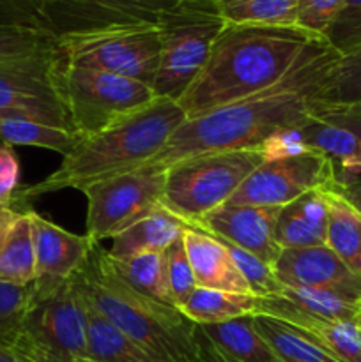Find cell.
Here are the masks:
<instances>
[{"mask_svg":"<svg viewBox=\"0 0 361 362\" xmlns=\"http://www.w3.org/2000/svg\"><path fill=\"white\" fill-rule=\"evenodd\" d=\"M200 334L225 362H280L253 324V315L198 325Z\"/></svg>","mask_w":361,"mask_h":362,"instance_id":"22","label":"cell"},{"mask_svg":"<svg viewBox=\"0 0 361 362\" xmlns=\"http://www.w3.org/2000/svg\"><path fill=\"white\" fill-rule=\"evenodd\" d=\"M87 304V350L91 362H159L140 345L127 338L108 318Z\"/></svg>","mask_w":361,"mask_h":362,"instance_id":"26","label":"cell"},{"mask_svg":"<svg viewBox=\"0 0 361 362\" xmlns=\"http://www.w3.org/2000/svg\"><path fill=\"white\" fill-rule=\"evenodd\" d=\"M84 299L119 331L159 362H204L198 325L179 308L156 303L120 281L106 262V250L94 244L74 274Z\"/></svg>","mask_w":361,"mask_h":362,"instance_id":"4","label":"cell"},{"mask_svg":"<svg viewBox=\"0 0 361 362\" xmlns=\"http://www.w3.org/2000/svg\"><path fill=\"white\" fill-rule=\"evenodd\" d=\"M76 362H91V361H87V359H80V361H76Z\"/></svg>","mask_w":361,"mask_h":362,"instance_id":"50","label":"cell"},{"mask_svg":"<svg viewBox=\"0 0 361 362\" xmlns=\"http://www.w3.org/2000/svg\"><path fill=\"white\" fill-rule=\"evenodd\" d=\"M53 53L0 60V119H27L71 129L57 90Z\"/></svg>","mask_w":361,"mask_h":362,"instance_id":"11","label":"cell"},{"mask_svg":"<svg viewBox=\"0 0 361 362\" xmlns=\"http://www.w3.org/2000/svg\"><path fill=\"white\" fill-rule=\"evenodd\" d=\"M0 362H27L25 359H21L14 350H11L9 346L0 345Z\"/></svg>","mask_w":361,"mask_h":362,"instance_id":"43","label":"cell"},{"mask_svg":"<svg viewBox=\"0 0 361 362\" xmlns=\"http://www.w3.org/2000/svg\"><path fill=\"white\" fill-rule=\"evenodd\" d=\"M357 324H360V329H361V308H360V315H357Z\"/></svg>","mask_w":361,"mask_h":362,"instance_id":"49","label":"cell"},{"mask_svg":"<svg viewBox=\"0 0 361 362\" xmlns=\"http://www.w3.org/2000/svg\"><path fill=\"white\" fill-rule=\"evenodd\" d=\"M343 6L345 0H297L296 25L311 34L326 35Z\"/></svg>","mask_w":361,"mask_h":362,"instance_id":"37","label":"cell"},{"mask_svg":"<svg viewBox=\"0 0 361 362\" xmlns=\"http://www.w3.org/2000/svg\"><path fill=\"white\" fill-rule=\"evenodd\" d=\"M53 0H0V23L42 32V11Z\"/></svg>","mask_w":361,"mask_h":362,"instance_id":"38","label":"cell"},{"mask_svg":"<svg viewBox=\"0 0 361 362\" xmlns=\"http://www.w3.org/2000/svg\"><path fill=\"white\" fill-rule=\"evenodd\" d=\"M180 311L197 325L219 324L257 313V297L197 286Z\"/></svg>","mask_w":361,"mask_h":362,"instance_id":"30","label":"cell"},{"mask_svg":"<svg viewBox=\"0 0 361 362\" xmlns=\"http://www.w3.org/2000/svg\"><path fill=\"white\" fill-rule=\"evenodd\" d=\"M184 246L198 288L253 296L230 251L218 237L191 225L184 232Z\"/></svg>","mask_w":361,"mask_h":362,"instance_id":"17","label":"cell"},{"mask_svg":"<svg viewBox=\"0 0 361 362\" xmlns=\"http://www.w3.org/2000/svg\"><path fill=\"white\" fill-rule=\"evenodd\" d=\"M328 237L331 247L357 276H361V211L342 186L328 189Z\"/></svg>","mask_w":361,"mask_h":362,"instance_id":"24","label":"cell"},{"mask_svg":"<svg viewBox=\"0 0 361 362\" xmlns=\"http://www.w3.org/2000/svg\"><path fill=\"white\" fill-rule=\"evenodd\" d=\"M315 37L299 27L225 25L204 69L177 105L190 117L258 94L282 80Z\"/></svg>","mask_w":361,"mask_h":362,"instance_id":"2","label":"cell"},{"mask_svg":"<svg viewBox=\"0 0 361 362\" xmlns=\"http://www.w3.org/2000/svg\"><path fill=\"white\" fill-rule=\"evenodd\" d=\"M0 281L30 285L35 281V251L30 211H18L0 237Z\"/></svg>","mask_w":361,"mask_h":362,"instance_id":"23","label":"cell"},{"mask_svg":"<svg viewBox=\"0 0 361 362\" xmlns=\"http://www.w3.org/2000/svg\"><path fill=\"white\" fill-rule=\"evenodd\" d=\"M165 258L166 283H168L170 299H172L173 306L180 310L184 306V303L190 299L193 290L197 288L193 269H191L190 258H188L186 253V246H184V235L166 247Z\"/></svg>","mask_w":361,"mask_h":362,"instance_id":"35","label":"cell"},{"mask_svg":"<svg viewBox=\"0 0 361 362\" xmlns=\"http://www.w3.org/2000/svg\"><path fill=\"white\" fill-rule=\"evenodd\" d=\"M258 151L264 154L265 161H275V159L292 158V156L315 152L310 151V148L306 147V144H304L303 134H301V126L278 131V133H275L273 136H269L268 140L260 145Z\"/></svg>","mask_w":361,"mask_h":362,"instance_id":"41","label":"cell"},{"mask_svg":"<svg viewBox=\"0 0 361 362\" xmlns=\"http://www.w3.org/2000/svg\"><path fill=\"white\" fill-rule=\"evenodd\" d=\"M57 90L80 136H92L140 112L156 99L147 83L105 71L73 66L55 55Z\"/></svg>","mask_w":361,"mask_h":362,"instance_id":"6","label":"cell"},{"mask_svg":"<svg viewBox=\"0 0 361 362\" xmlns=\"http://www.w3.org/2000/svg\"><path fill=\"white\" fill-rule=\"evenodd\" d=\"M310 115L333 126L343 127L357 138L361 147V103L354 105H321L311 103Z\"/></svg>","mask_w":361,"mask_h":362,"instance_id":"40","label":"cell"},{"mask_svg":"<svg viewBox=\"0 0 361 362\" xmlns=\"http://www.w3.org/2000/svg\"><path fill=\"white\" fill-rule=\"evenodd\" d=\"M219 240H222V243L227 246V250L230 251L237 269L241 271L243 278L246 279L248 286H250L251 293H253L255 297H268V296H273V293L280 292L282 285H280V281L276 279L275 271H273L271 265H268L264 260L255 257V255L234 246V244L229 243V240L225 239H219Z\"/></svg>","mask_w":361,"mask_h":362,"instance_id":"36","label":"cell"},{"mask_svg":"<svg viewBox=\"0 0 361 362\" xmlns=\"http://www.w3.org/2000/svg\"><path fill=\"white\" fill-rule=\"evenodd\" d=\"M283 286L328 290L361 303V276H357L329 246L285 247L273 265Z\"/></svg>","mask_w":361,"mask_h":362,"instance_id":"14","label":"cell"},{"mask_svg":"<svg viewBox=\"0 0 361 362\" xmlns=\"http://www.w3.org/2000/svg\"><path fill=\"white\" fill-rule=\"evenodd\" d=\"M166 168L142 165L130 172L84 187L87 197V233L92 243L112 239L156 205L163 204Z\"/></svg>","mask_w":361,"mask_h":362,"instance_id":"10","label":"cell"},{"mask_svg":"<svg viewBox=\"0 0 361 362\" xmlns=\"http://www.w3.org/2000/svg\"><path fill=\"white\" fill-rule=\"evenodd\" d=\"M209 362H225V361H223L222 357H219V356H216L214 350L211 349V361H209ZM280 362H282V361H280Z\"/></svg>","mask_w":361,"mask_h":362,"instance_id":"48","label":"cell"},{"mask_svg":"<svg viewBox=\"0 0 361 362\" xmlns=\"http://www.w3.org/2000/svg\"><path fill=\"white\" fill-rule=\"evenodd\" d=\"M9 349L27 362L85 359L87 304L74 276L52 286L34 283L30 306Z\"/></svg>","mask_w":361,"mask_h":362,"instance_id":"5","label":"cell"},{"mask_svg":"<svg viewBox=\"0 0 361 362\" xmlns=\"http://www.w3.org/2000/svg\"><path fill=\"white\" fill-rule=\"evenodd\" d=\"M328 219V189L308 191L280 209L275 228L276 243L282 250L324 246Z\"/></svg>","mask_w":361,"mask_h":362,"instance_id":"18","label":"cell"},{"mask_svg":"<svg viewBox=\"0 0 361 362\" xmlns=\"http://www.w3.org/2000/svg\"><path fill=\"white\" fill-rule=\"evenodd\" d=\"M106 262L113 274L134 292L142 293L156 303L173 306L172 299H170L168 283H166L165 251L137 255V257L126 258V260H113L106 253Z\"/></svg>","mask_w":361,"mask_h":362,"instance_id":"28","label":"cell"},{"mask_svg":"<svg viewBox=\"0 0 361 362\" xmlns=\"http://www.w3.org/2000/svg\"><path fill=\"white\" fill-rule=\"evenodd\" d=\"M265 163L260 151H229L184 159L166 168L163 205L190 225L222 207Z\"/></svg>","mask_w":361,"mask_h":362,"instance_id":"8","label":"cell"},{"mask_svg":"<svg viewBox=\"0 0 361 362\" xmlns=\"http://www.w3.org/2000/svg\"><path fill=\"white\" fill-rule=\"evenodd\" d=\"M340 53L361 48V9L342 11L324 35Z\"/></svg>","mask_w":361,"mask_h":362,"instance_id":"39","label":"cell"},{"mask_svg":"<svg viewBox=\"0 0 361 362\" xmlns=\"http://www.w3.org/2000/svg\"><path fill=\"white\" fill-rule=\"evenodd\" d=\"M225 25L297 27V0H212Z\"/></svg>","mask_w":361,"mask_h":362,"instance_id":"29","label":"cell"},{"mask_svg":"<svg viewBox=\"0 0 361 362\" xmlns=\"http://www.w3.org/2000/svg\"><path fill=\"white\" fill-rule=\"evenodd\" d=\"M184 0H53L42 11L41 28L60 35L122 25H161Z\"/></svg>","mask_w":361,"mask_h":362,"instance_id":"13","label":"cell"},{"mask_svg":"<svg viewBox=\"0 0 361 362\" xmlns=\"http://www.w3.org/2000/svg\"><path fill=\"white\" fill-rule=\"evenodd\" d=\"M361 9V0H345V6L342 11H354Z\"/></svg>","mask_w":361,"mask_h":362,"instance_id":"46","label":"cell"},{"mask_svg":"<svg viewBox=\"0 0 361 362\" xmlns=\"http://www.w3.org/2000/svg\"><path fill=\"white\" fill-rule=\"evenodd\" d=\"M188 228H191L190 223L159 204L144 218L112 237V246L106 253L113 260H126L144 253H161L180 239Z\"/></svg>","mask_w":361,"mask_h":362,"instance_id":"19","label":"cell"},{"mask_svg":"<svg viewBox=\"0 0 361 362\" xmlns=\"http://www.w3.org/2000/svg\"><path fill=\"white\" fill-rule=\"evenodd\" d=\"M13 214H14V207H11V205H7V207H0V237H2L4 228H6L7 221H9Z\"/></svg>","mask_w":361,"mask_h":362,"instance_id":"44","label":"cell"},{"mask_svg":"<svg viewBox=\"0 0 361 362\" xmlns=\"http://www.w3.org/2000/svg\"><path fill=\"white\" fill-rule=\"evenodd\" d=\"M338 173L321 152L265 161L246 177L227 204L253 207H283L314 189L338 187Z\"/></svg>","mask_w":361,"mask_h":362,"instance_id":"12","label":"cell"},{"mask_svg":"<svg viewBox=\"0 0 361 362\" xmlns=\"http://www.w3.org/2000/svg\"><path fill=\"white\" fill-rule=\"evenodd\" d=\"M361 303L350 300L328 290L283 286L280 292L268 297H257V313L269 317H283L287 313L306 315L328 320H356Z\"/></svg>","mask_w":361,"mask_h":362,"instance_id":"20","label":"cell"},{"mask_svg":"<svg viewBox=\"0 0 361 362\" xmlns=\"http://www.w3.org/2000/svg\"><path fill=\"white\" fill-rule=\"evenodd\" d=\"M340 57L326 37H315L289 73L258 94L186 119L145 165L168 168L184 159L229 151H258L275 133L310 117L326 74Z\"/></svg>","mask_w":361,"mask_h":362,"instance_id":"1","label":"cell"},{"mask_svg":"<svg viewBox=\"0 0 361 362\" xmlns=\"http://www.w3.org/2000/svg\"><path fill=\"white\" fill-rule=\"evenodd\" d=\"M315 103L354 105L361 103V48L340 53L326 74Z\"/></svg>","mask_w":361,"mask_h":362,"instance_id":"32","label":"cell"},{"mask_svg":"<svg viewBox=\"0 0 361 362\" xmlns=\"http://www.w3.org/2000/svg\"><path fill=\"white\" fill-rule=\"evenodd\" d=\"M225 28L212 0H184L159 25L161 49L152 81L158 99L179 101L204 69L212 45Z\"/></svg>","mask_w":361,"mask_h":362,"instance_id":"7","label":"cell"},{"mask_svg":"<svg viewBox=\"0 0 361 362\" xmlns=\"http://www.w3.org/2000/svg\"><path fill=\"white\" fill-rule=\"evenodd\" d=\"M159 49V25H122L74 32L57 39V53L67 64L144 81L151 88Z\"/></svg>","mask_w":361,"mask_h":362,"instance_id":"9","label":"cell"},{"mask_svg":"<svg viewBox=\"0 0 361 362\" xmlns=\"http://www.w3.org/2000/svg\"><path fill=\"white\" fill-rule=\"evenodd\" d=\"M32 296H34V283L13 285V283L0 281V345H13L21 320L30 306Z\"/></svg>","mask_w":361,"mask_h":362,"instance_id":"34","label":"cell"},{"mask_svg":"<svg viewBox=\"0 0 361 362\" xmlns=\"http://www.w3.org/2000/svg\"><path fill=\"white\" fill-rule=\"evenodd\" d=\"M343 191H345V194H347V197H349L350 200H353L354 204L357 205V209H360V211H361V200H360V198H356V197H354L353 193H349V191H347V189H343Z\"/></svg>","mask_w":361,"mask_h":362,"instance_id":"47","label":"cell"},{"mask_svg":"<svg viewBox=\"0 0 361 362\" xmlns=\"http://www.w3.org/2000/svg\"><path fill=\"white\" fill-rule=\"evenodd\" d=\"M301 134L310 151L331 159L340 186L347 187L357 182L361 175V147L350 131L310 115L301 124Z\"/></svg>","mask_w":361,"mask_h":362,"instance_id":"21","label":"cell"},{"mask_svg":"<svg viewBox=\"0 0 361 362\" xmlns=\"http://www.w3.org/2000/svg\"><path fill=\"white\" fill-rule=\"evenodd\" d=\"M80 134L64 127L48 126V124L35 122L27 119H0V140L2 144L14 147H39L55 151L67 156L80 141Z\"/></svg>","mask_w":361,"mask_h":362,"instance_id":"31","label":"cell"},{"mask_svg":"<svg viewBox=\"0 0 361 362\" xmlns=\"http://www.w3.org/2000/svg\"><path fill=\"white\" fill-rule=\"evenodd\" d=\"M278 318L301 329L336 362H361V329L357 318L328 320L296 313H287Z\"/></svg>","mask_w":361,"mask_h":362,"instance_id":"25","label":"cell"},{"mask_svg":"<svg viewBox=\"0 0 361 362\" xmlns=\"http://www.w3.org/2000/svg\"><path fill=\"white\" fill-rule=\"evenodd\" d=\"M184 110L170 99H158L127 119L92 136H81L64 156L59 170L32 186L18 189L11 207L20 209L42 194L60 189H84L99 180L130 172L154 158L163 145L186 122Z\"/></svg>","mask_w":361,"mask_h":362,"instance_id":"3","label":"cell"},{"mask_svg":"<svg viewBox=\"0 0 361 362\" xmlns=\"http://www.w3.org/2000/svg\"><path fill=\"white\" fill-rule=\"evenodd\" d=\"M55 49V35L0 23V60L45 55V53H53Z\"/></svg>","mask_w":361,"mask_h":362,"instance_id":"33","label":"cell"},{"mask_svg":"<svg viewBox=\"0 0 361 362\" xmlns=\"http://www.w3.org/2000/svg\"><path fill=\"white\" fill-rule=\"evenodd\" d=\"M35 251V285L52 286L73 278L85 265L96 243L76 235L30 211Z\"/></svg>","mask_w":361,"mask_h":362,"instance_id":"16","label":"cell"},{"mask_svg":"<svg viewBox=\"0 0 361 362\" xmlns=\"http://www.w3.org/2000/svg\"><path fill=\"white\" fill-rule=\"evenodd\" d=\"M280 209L225 204L195 221L193 226L229 240L273 267L282 253L275 237Z\"/></svg>","mask_w":361,"mask_h":362,"instance_id":"15","label":"cell"},{"mask_svg":"<svg viewBox=\"0 0 361 362\" xmlns=\"http://www.w3.org/2000/svg\"><path fill=\"white\" fill-rule=\"evenodd\" d=\"M343 189H347V191H349V193H353L354 197L360 198V200H361V180H357L356 184H350V186L343 187Z\"/></svg>","mask_w":361,"mask_h":362,"instance_id":"45","label":"cell"},{"mask_svg":"<svg viewBox=\"0 0 361 362\" xmlns=\"http://www.w3.org/2000/svg\"><path fill=\"white\" fill-rule=\"evenodd\" d=\"M253 324L260 338L282 362H336L296 325L269 315H253Z\"/></svg>","mask_w":361,"mask_h":362,"instance_id":"27","label":"cell"},{"mask_svg":"<svg viewBox=\"0 0 361 362\" xmlns=\"http://www.w3.org/2000/svg\"><path fill=\"white\" fill-rule=\"evenodd\" d=\"M18 189H20V163L13 147L0 144V207L11 205V200Z\"/></svg>","mask_w":361,"mask_h":362,"instance_id":"42","label":"cell"}]
</instances>
